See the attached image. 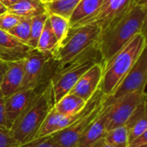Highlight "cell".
Returning a JSON list of instances; mask_svg holds the SVG:
<instances>
[{
    "label": "cell",
    "mask_w": 147,
    "mask_h": 147,
    "mask_svg": "<svg viewBox=\"0 0 147 147\" xmlns=\"http://www.w3.org/2000/svg\"><path fill=\"white\" fill-rule=\"evenodd\" d=\"M146 20L147 5H135L101 31L98 47L103 67L135 35L146 34Z\"/></svg>",
    "instance_id": "obj_1"
},
{
    "label": "cell",
    "mask_w": 147,
    "mask_h": 147,
    "mask_svg": "<svg viewBox=\"0 0 147 147\" xmlns=\"http://www.w3.org/2000/svg\"><path fill=\"white\" fill-rule=\"evenodd\" d=\"M146 48V34H138L103 67L99 90L110 96Z\"/></svg>",
    "instance_id": "obj_2"
},
{
    "label": "cell",
    "mask_w": 147,
    "mask_h": 147,
    "mask_svg": "<svg viewBox=\"0 0 147 147\" xmlns=\"http://www.w3.org/2000/svg\"><path fill=\"white\" fill-rule=\"evenodd\" d=\"M53 107V102L47 84L37 93L9 130L20 146L34 140L43 120Z\"/></svg>",
    "instance_id": "obj_3"
},
{
    "label": "cell",
    "mask_w": 147,
    "mask_h": 147,
    "mask_svg": "<svg viewBox=\"0 0 147 147\" xmlns=\"http://www.w3.org/2000/svg\"><path fill=\"white\" fill-rule=\"evenodd\" d=\"M107 96L99 89L87 102L78 117L67 127L51 135L58 147H75L85 130L101 112Z\"/></svg>",
    "instance_id": "obj_4"
},
{
    "label": "cell",
    "mask_w": 147,
    "mask_h": 147,
    "mask_svg": "<svg viewBox=\"0 0 147 147\" xmlns=\"http://www.w3.org/2000/svg\"><path fill=\"white\" fill-rule=\"evenodd\" d=\"M102 29L94 23L70 28L65 39L59 46L53 56L58 66L63 65L77 55L98 42Z\"/></svg>",
    "instance_id": "obj_5"
},
{
    "label": "cell",
    "mask_w": 147,
    "mask_h": 147,
    "mask_svg": "<svg viewBox=\"0 0 147 147\" xmlns=\"http://www.w3.org/2000/svg\"><path fill=\"white\" fill-rule=\"evenodd\" d=\"M58 67L53 53L31 49L24 59V76L19 90L43 89Z\"/></svg>",
    "instance_id": "obj_6"
},
{
    "label": "cell",
    "mask_w": 147,
    "mask_h": 147,
    "mask_svg": "<svg viewBox=\"0 0 147 147\" xmlns=\"http://www.w3.org/2000/svg\"><path fill=\"white\" fill-rule=\"evenodd\" d=\"M146 99V93L144 90L127 94L111 102L105 100V104L108 107L107 129L109 130L119 126H125L137 107Z\"/></svg>",
    "instance_id": "obj_7"
},
{
    "label": "cell",
    "mask_w": 147,
    "mask_h": 147,
    "mask_svg": "<svg viewBox=\"0 0 147 147\" xmlns=\"http://www.w3.org/2000/svg\"><path fill=\"white\" fill-rule=\"evenodd\" d=\"M147 82V53L146 48L142 52L135 64L122 79L117 89L106 101L111 102L123 96L137 91L146 90Z\"/></svg>",
    "instance_id": "obj_8"
},
{
    "label": "cell",
    "mask_w": 147,
    "mask_h": 147,
    "mask_svg": "<svg viewBox=\"0 0 147 147\" xmlns=\"http://www.w3.org/2000/svg\"><path fill=\"white\" fill-rule=\"evenodd\" d=\"M42 89H24L18 90L14 94L5 98V116L7 127L9 130L19 115L31 102L37 93Z\"/></svg>",
    "instance_id": "obj_9"
},
{
    "label": "cell",
    "mask_w": 147,
    "mask_h": 147,
    "mask_svg": "<svg viewBox=\"0 0 147 147\" xmlns=\"http://www.w3.org/2000/svg\"><path fill=\"white\" fill-rule=\"evenodd\" d=\"M103 73V64L96 63L87 70L78 80L69 93L74 94L84 101H89L99 89Z\"/></svg>",
    "instance_id": "obj_10"
},
{
    "label": "cell",
    "mask_w": 147,
    "mask_h": 147,
    "mask_svg": "<svg viewBox=\"0 0 147 147\" xmlns=\"http://www.w3.org/2000/svg\"><path fill=\"white\" fill-rule=\"evenodd\" d=\"M132 7V0H114L107 7L99 10L93 17L83 22L82 23L74 26L76 28L84 24H96L102 30L109 26L112 22L122 16L129 8Z\"/></svg>",
    "instance_id": "obj_11"
},
{
    "label": "cell",
    "mask_w": 147,
    "mask_h": 147,
    "mask_svg": "<svg viewBox=\"0 0 147 147\" xmlns=\"http://www.w3.org/2000/svg\"><path fill=\"white\" fill-rule=\"evenodd\" d=\"M107 114L108 107L104 102L101 112L85 130L75 147H93L96 146L98 143L103 141L105 134L108 130Z\"/></svg>",
    "instance_id": "obj_12"
},
{
    "label": "cell",
    "mask_w": 147,
    "mask_h": 147,
    "mask_svg": "<svg viewBox=\"0 0 147 147\" xmlns=\"http://www.w3.org/2000/svg\"><path fill=\"white\" fill-rule=\"evenodd\" d=\"M32 48L0 29V61L10 63L25 59Z\"/></svg>",
    "instance_id": "obj_13"
},
{
    "label": "cell",
    "mask_w": 147,
    "mask_h": 147,
    "mask_svg": "<svg viewBox=\"0 0 147 147\" xmlns=\"http://www.w3.org/2000/svg\"><path fill=\"white\" fill-rule=\"evenodd\" d=\"M23 76L24 59L9 63L0 84V95L6 98L16 92L22 85Z\"/></svg>",
    "instance_id": "obj_14"
},
{
    "label": "cell",
    "mask_w": 147,
    "mask_h": 147,
    "mask_svg": "<svg viewBox=\"0 0 147 147\" xmlns=\"http://www.w3.org/2000/svg\"><path fill=\"white\" fill-rule=\"evenodd\" d=\"M103 0H81L69 18V26L72 28L93 17L102 8Z\"/></svg>",
    "instance_id": "obj_15"
},
{
    "label": "cell",
    "mask_w": 147,
    "mask_h": 147,
    "mask_svg": "<svg viewBox=\"0 0 147 147\" xmlns=\"http://www.w3.org/2000/svg\"><path fill=\"white\" fill-rule=\"evenodd\" d=\"M7 12L23 18H32L47 13L45 3L40 0H19L7 8Z\"/></svg>",
    "instance_id": "obj_16"
},
{
    "label": "cell",
    "mask_w": 147,
    "mask_h": 147,
    "mask_svg": "<svg viewBox=\"0 0 147 147\" xmlns=\"http://www.w3.org/2000/svg\"><path fill=\"white\" fill-rule=\"evenodd\" d=\"M87 102L74 94L68 93L59 100L53 105V108L61 115L70 116L81 112Z\"/></svg>",
    "instance_id": "obj_17"
},
{
    "label": "cell",
    "mask_w": 147,
    "mask_h": 147,
    "mask_svg": "<svg viewBox=\"0 0 147 147\" xmlns=\"http://www.w3.org/2000/svg\"><path fill=\"white\" fill-rule=\"evenodd\" d=\"M62 115L53 107L43 120L34 139L50 136L60 131V120Z\"/></svg>",
    "instance_id": "obj_18"
},
{
    "label": "cell",
    "mask_w": 147,
    "mask_h": 147,
    "mask_svg": "<svg viewBox=\"0 0 147 147\" xmlns=\"http://www.w3.org/2000/svg\"><path fill=\"white\" fill-rule=\"evenodd\" d=\"M58 47H59L58 40L52 29L50 22L47 18L44 28L42 30V33L39 38L36 49L41 52H50L54 54Z\"/></svg>",
    "instance_id": "obj_19"
},
{
    "label": "cell",
    "mask_w": 147,
    "mask_h": 147,
    "mask_svg": "<svg viewBox=\"0 0 147 147\" xmlns=\"http://www.w3.org/2000/svg\"><path fill=\"white\" fill-rule=\"evenodd\" d=\"M81 0H53L46 3V9L48 14L61 16L69 19Z\"/></svg>",
    "instance_id": "obj_20"
},
{
    "label": "cell",
    "mask_w": 147,
    "mask_h": 147,
    "mask_svg": "<svg viewBox=\"0 0 147 147\" xmlns=\"http://www.w3.org/2000/svg\"><path fill=\"white\" fill-rule=\"evenodd\" d=\"M103 141L115 147H127L128 129L126 126H119L106 132Z\"/></svg>",
    "instance_id": "obj_21"
},
{
    "label": "cell",
    "mask_w": 147,
    "mask_h": 147,
    "mask_svg": "<svg viewBox=\"0 0 147 147\" xmlns=\"http://www.w3.org/2000/svg\"><path fill=\"white\" fill-rule=\"evenodd\" d=\"M48 18V13H44L31 18L30 36L28 41V46L32 49H35L38 44L39 38L42 33L45 23Z\"/></svg>",
    "instance_id": "obj_22"
},
{
    "label": "cell",
    "mask_w": 147,
    "mask_h": 147,
    "mask_svg": "<svg viewBox=\"0 0 147 147\" xmlns=\"http://www.w3.org/2000/svg\"><path fill=\"white\" fill-rule=\"evenodd\" d=\"M48 20L50 22V25L58 40L59 46L62 43V41L65 39L67 33L69 31V19L59 15L48 14Z\"/></svg>",
    "instance_id": "obj_23"
},
{
    "label": "cell",
    "mask_w": 147,
    "mask_h": 147,
    "mask_svg": "<svg viewBox=\"0 0 147 147\" xmlns=\"http://www.w3.org/2000/svg\"><path fill=\"white\" fill-rule=\"evenodd\" d=\"M30 26L31 18H23L16 26L8 30L7 33L22 43L28 45V41L30 36Z\"/></svg>",
    "instance_id": "obj_24"
},
{
    "label": "cell",
    "mask_w": 147,
    "mask_h": 147,
    "mask_svg": "<svg viewBox=\"0 0 147 147\" xmlns=\"http://www.w3.org/2000/svg\"><path fill=\"white\" fill-rule=\"evenodd\" d=\"M128 141L147 132V116H144L127 127Z\"/></svg>",
    "instance_id": "obj_25"
},
{
    "label": "cell",
    "mask_w": 147,
    "mask_h": 147,
    "mask_svg": "<svg viewBox=\"0 0 147 147\" xmlns=\"http://www.w3.org/2000/svg\"><path fill=\"white\" fill-rule=\"evenodd\" d=\"M22 19L23 17H21L19 16L11 14L6 11L3 14L0 15V29L7 32L8 30L12 28L14 26H16Z\"/></svg>",
    "instance_id": "obj_26"
},
{
    "label": "cell",
    "mask_w": 147,
    "mask_h": 147,
    "mask_svg": "<svg viewBox=\"0 0 147 147\" xmlns=\"http://www.w3.org/2000/svg\"><path fill=\"white\" fill-rule=\"evenodd\" d=\"M18 147H58L53 142L51 135L34 139L29 142L22 144Z\"/></svg>",
    "instance_id": "obj_27"
},
{
    "label": "cell",
    "mask_w": 147,
    "mask_h": 147,
    "mask_svg": "<svg viewBox=\"0 0 147 147\" xmlns=\"http://www.w3.org/2000/svg\"><path fill=\"white\" fill-rule=\"evenodd\" d=\"M20 144L8 130H0V147H18Z\"/></svg>",
    "instance_id": "obj_28"
},
{
    "label": "cell",
    "mask_w": 147,
    "mask_h": 147,
    "mask_svg": "<svg viewBox=\"0 0 147 147\" xmlns=\"http://www.w3.org/2000/svg\"><path fill=\"white\" fill-rule=\"evenodd\" d=\"M4 101L3 98L0 95V130H8L7 123H6V116H5V107H4Z\"/></svg>",
    "instance_id": "obj_29"
},
{
    "label": "cell",
    "mask_w": 147,
    "mask_h": 147,
    "mask_svg": "<svg viewBox=\"0 0 147 147\" xmlns=\"http://www.w3.org/2000/svg\"><path fill=\"white\" fill-rule=\"evenodd\" d=\"M147 145V132L128 141L127 147H139Z\"/></svg>",
    "instance_id": "obj_30"
},
{
    "label": "cell",
    "mask_w": 147,
    "mask_h": 147,
    "mask_svg": "<svg viewBox=\"0 0 147 147\" xmlns=\"http://www.w3.org/2000/svg\"><path fill=\"white\" fill-rule=\"evenodd\" d=\"M8 64L9 63H5V62H3V61H0V84L2 83V80H3V78L4 76V73L7 71Z\"/></svg>",
    "instance_id": "obj_31"
},
{
    "label": "cell",
    "mask_w": 147,
    "mask_h": 147,
    "mask_svg": "<svg viewBox=\"0 0 147 147\" xmlns=\"http://www.w3.org/2000/svg\"><path fill=\"white\" fill-rule=\"evenodd\" d=\"M18 1H19V0H0V2H1L6 8L11 6V5H13V4H15V3H17Z\"/></svg>",
    "instance_id": "obj_32"
},
{
    "label": "cell",
    "mask_w": 147,
    "mask_h": 147,
    "mask_svg": "<svg viewBox=\"0 0 147 147\" xmlns=\"http://www.w3.org/2000/svg\"><path fill=\"white\" fill-rule=\"evenodd\" d=\"M147 5V0H132V6Z\"/></svg>",
    "instance_id": "obj_33"
},
{
    "label": "cell",
    "mask_w": 147,
    "mask_h": 147,
    "mask_svg": "<svg viewBox=\"0 0 147 147\" xmlns=\"http://www.w3.org/2000/svg\"><path fill=\"white\" fill-rule=\"evenodd\" d=\"M93 147H115V146H111V145L107 144V143H106V142H104V141H102V142L98 143L96 146H93Z\"/></svg>",
    "instance_id": "obj_34"
},
{
    "label": "cell",
    "mask_w": 147,
    "mask_h": 147,
    "mask_svg": "<svg viewBox=\"0 0 147 147\" xmlns=\"http://www.w3.org/2000/svg\"><path fill=\"white\" fill-rule=\"evenodd\" d=\"M6 11H7V8L0 2V15L3 14V13L6 12Z\"/></svg>",
    "instance_id": "obj_35"
},
{
    "label": "cell",
    "mask_w": 147,
    "mask_h": 147,
    "mask_svg": "<svg viewBox=\"0 0 147 147\" xmlns=\"http://www.w3.org/2000/svg\"><path fill=\"white\" fill-rule=\"evenodd\" d=\"M40 1H41L43 3H45V4H46V3H51V2H53V0H40Z\"/></svg>",
    "instance_id": "obj_36"
},
{
    "label": "cell",
    "mask_w": 147,
    "mask_h": 147,
    "mask_svg": "<svg viewBox=\"0 0 147 147\" xmlns=\"http://www.w3.org/2000/svg\"><path fill=\"white\" fill-rule=\"evenodd\" d=\"M139 147H147V145H145V146H139Z\"/></svg>",
    "instance_id": "obj_37"
}]
</instances>
